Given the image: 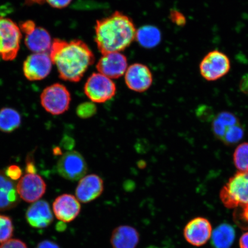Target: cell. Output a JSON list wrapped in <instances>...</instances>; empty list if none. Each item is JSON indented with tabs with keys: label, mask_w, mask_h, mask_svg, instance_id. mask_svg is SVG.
I'll list each match as a JSON object with an SVG mask.
<instances>
[{
	"label": "cell",
	"mask_w": 248,
	"mask_h": 248,
	"mask_svg": "<svg viewBox=\"0 0 248 248\" xmlns=\"http://www.w3.org/2000/svg\"><path fill=\"white\" fill-rule=\"evenodd\" d=\"M49 57L52 63L57 66L61 78L71 82L80 81L95 61L94 54L89 46L80 40L69 42L54 39Z\"/></svg>",
	"instance_id": "6da1fadb"
},
{
	"label": "cell",
	"mask_w": 248,
	"mask_h": 248,
	"mask_svg": "<svg viewBox=\"0 0 248 248\" xmlns=\"http://www.w3.org/2000/svg\"><path fill=\"white\" fill-rule=\"evenodd\" d=\"M95 41L102 55L124 50L136 38L135 24L120 12L98 20L95 27Z\"/></svg>",
	"instance_id": "7a4b0ae2"
},
{
	"label": "cell",
	"mask_w": 248,
	"mask_h": 248,
	"mask_svg": "<svg viewBox=\"0 0 248 248\" xmlns=\"http://www.w3.org/2000/svg\"><path fill=\"white\" fill-rule=\"evenodd\" d=\"M220 198L227 208L248 203V171H240L232 176L222 188Z\"/></svg>",
	"instance_id": "3957f363"
},
{
	"label": "cell",
	"mask_w": 248,
	"mask_h": 248,
	"mask_svg": "<svg viewBox=\"0 0 248 248\" xmlns=\"http://www.w3.org/2000/svg\"><path fill=\"white\" fill-rule=\"evenodd\" d=\"M21 32L19 27L9 18L0 17V58L11 61L20 49Z\"/></svg>",
	"instance_id": "277c9868"
},
{
	"label": "cell",
	"mask_w": 248,
	"mask_h": 248,
	"mask_svg": "<svg viewBox=\"0 0 248 248\" xmlns=\"http://www.w3.org/2000/svg\"><path fill=\"white\" fill-rule=\"evenodd\" d=\"M71 97L66 87L61 83H54L43 90L40 95L42 107L52 115H60L70 107Z\"/></svg>",
	"instance_id": "5b68a950"
},
{
	"label": "cell",
	"mask_w": 248,
	"mask_h": 248,
	"mask_svg": "<svg viewBox=\"0 0 248 248\" xmlns=\"http://www.w3.org/2000/svg\"><path fill=\"white\" fill-rule=\"evenodd\" d=\"M116 86L109 78L100 73L89 77L84 86L87 97L94 103H104L112 99L116 93Z\"/></svg>",
	"instance_id": "8992f818"
},
{
	"label": "cell",
	"mask_w": 248,
	"mask_h": 248,
	"mask_svg": "<svg viewBox=\"0 0 248 248\" xmlns=\"http://www.w3.org/2000/svg\"><path fill=\"white\" fill-rule=\"evenodd\" d=\"M57 168L62 177L70 181H78L88 171L85 158L75 151H68L62 155L58 161Z\"/></svg>",
	"instance_id": "52a82bcc"
},
{
	"label": "cell",
	"mask_w": 248,
	"mask_h": 248,
	"mask_svg": "<svg viewBox=\"0 0 248 248\" xmlns=\"http://www.w3.org/2000/svg\"><path fill=\"white\" fill-rule=\"evenodd\" d=\"M200 73L209 81L217 80L227 74L231 62L225 54L218 50L211 51L204 57L200 66Z\"/></svg>",
	"instance_id": "ba28073f"
},
{
	"label": "cell",
	"mask_w": 248,
	"mask_h": 248,
	"mask_svg": "<svg viewBox=\"0 0 248 248\" xmlns=\"http://www.w3.org/2000/svg\"><path fill=\"white\" fill-rule=\"evenodd\" d=\"M52 64L48 54L33 53L24 62V75L31 81L42 80L50 74Z\"/></svg>",
	"instance_id": "9c48e42d"
},
{
	"label": "cell",
	"mask_w": 248,
	"mask_h": 248,
	"mask_svg": "<svg viewBox=\"0 0 248 248\" xmlns=\"http://www.w3.org/2000/svg\"><path fill=\"white\" fill-rule=\"evenodd\" d=\"M18 195L26 202L39 201L46 193V186L44 180L36 173H26L16 186Z\"/></svg>",
	"instance_id": "30bf717a"
},
{
	"label": "cell",
	"mask_w": 248,
	"mask_h": 248,
	"mask_svg": "<svg viewBox=\"0 0 248 248\" xmlns=\"http://www.w3.org/2000/svg\"><path fill=\"white\" fill-rule=\"evenodd\" d=\"M212 232V226L208 219L197 217L185 226L184 234L188 243L195 247H201L210 240Z\"/></svg>",
	"instance_id": "8fae6325"
},
{
	"label": "cell",
	"mask_w": 248,
	"mask_h": 248,
	"mask_svg": "<svg viewBox=\"0 0 248 248\" xmlns=\"http://www.w3.org/2000/svg\"><path fill=\"white\" fill-rule=\"evenodd\" d=\"M125 81L126 86L132 91L144 92L153 84V74L144 64H133L126 70Z\"/></svg>",
	"instance_id": "7c38bea8"
},
{
	"label": "cell",
	"mask_w": 248,
	"mask_h": 248,
	"mask_svg": "<svg viewBox=\"0 0 248 248\" xmlns=\"http://www.w3.org/2000/svg\"><path fill=\"white\" fill-rule=\"evenodd\" d=\"M127 59L120 52L104 54L98 62L99 73L109 78L117 79L122 77L127 70Z\"/></svg>",
	"instance_id": "4fadbf2b"
},
{
	"label": "cell",
	"mask_w": 248,
	"mask_h": 248,
	"mask_svg": "<svg viewBox=\"0 0 248 248\" xmlns=\"http://www.w3.org/2000/svg\"><path fill=\"white\" fill-rule=\"evenodd\" d=\"M104 183L100 176L90 174L79 180L76 197L80 202L88 203L97 199L103 193Z\"/></svg>",
	"instance_id": "5bb4252c"
},
{
	"label": "cell",
	"mask_w": 248,
	"mask_h": 248,
	"mask_svg": "<svg viewBox=\"0 0 248 248\" xmlns=\"http://www.w3.org/2000/svg\"><path fill=\"white\" fill-rule=\"evenodd\" d=\"M52 209L56 218L61 222L69 223L79 216L81 205L75 196L64 194L56 198L52 204Z\"/></svg>",
	"instance_id": "9a60e30c"
},
{
	"label": "cell",
	"mask_w": 248,
	"mask_h": 248,
	"mask_svg": "<svg viewBox=\"0 0 248 248\" xmlns=\"http://www.w3.org/2000/svg\"><path fill=\"white\" fill-rule=\"evenodd\" d=\"M26 218L31 227L44 229L48 227L53 222L54 216L47 202L39 200L33 203L28 208Z\"/></svg>",
	"instance_id": "2e32d148"
},
{
	"label": "cell",
	"mask_w": 248,
	"mask_h": 248,
	"mask_svg": "<svg viewBox=\"0 0 248 248\" xmlns=\"http://www.w3.org/2000/svg\"><path fill=\"white\" fill-rule=\"evenodd\" d=\"M16 185L0 170V212L11 210L20 202Z\"/></svg>",
	"instance_id": "e0dca14e"
},
{
	"label": "cell",
	"mask_w": 248,
	"mask_h": 248,
	"mask_svg": "<svg viewBox=\"0 0 248 248\" xmlns=\"http://www.w3.org/2000/svg\"><path fill=\"white\" fill-rule=\"evenodd\" d=\"M140 239L137 229L129 225H121L111 232L110 243L113 248H136Z\"/></svg>",
	"instance_id": "ac0fdd59"
},
{
	"label": "cell",
	"mask_w": 248,
	"mask_h": 248,
	"mask_svg": "<svg viewBox=\"0 0 248 248\" xmlns=\"http://www.w3.org/2000/svg\"><path fill=\"white\" fill-rule=\"evenodd\" d=\"M52 44L50 34L43 27H36L25 38V45L33 53H46L50 50Z\"/></svg>",
	"instance_id": "d6986e66"
},
{
	"label": "cell",
	"mask_w": 248,
	"mask_h": 248,
	"mask_svg": "<svg viewBox=\"0 0 248 248\" xmlns=\"http://www.w3.org/2000/svg\"><path fill=\"white\" fill-rule=\"evenodd\" d=\"M211 238L215 248H231L235 238V229L228 224L219 225L212 232Z\"/></svg>",
	"instance_id": "ffe728a7"
},
{
	"label": "cell",
	"mask_w": 248,
	"mask_h": 248,
	"mask_svg": "<svg viewBox=\"0 0 248 248\" xmlns=\"http://www.w3.org/2000/svg\"><path fill=\"white\" fill-rule=\"evenodd\" d=\"M21 117L16 110L4 108L0 110V131L11 133L19 128Z\"/></svg>",
	"instance_id": "44dd1931"
},
{
	"label": "cell",
	"mask_w": 248,
	"mask_h": 248,
	"mask_svg": "<svg viewBox=\"0 0 248 248\" xmlns=\"http://www.w3.org/2000/svg\"><path fill=\"white\" fill-rule=\"evenodd\" d=\"M136 38H137L140 45L144 47L153 48L160 42V31L154 26H144L137 31Z\"/></svg>",
	"instance_id": "7402d4cb"
},
{
	"label": "cell",
	"mask_w": 248,
	"mask_h": 248,
	"mask_svg": "<svg viewBox=\"0 0 248 248\" xmlns=\"http://www.w3.org/2000/svg\"><path fill=\"white\" fill-rule=\"evenodd\" d=\"M234 165L240 171H248V142L241 144L235 149Z\"/></svg>",
	"instance_id": "603a6c76"
},
{
	"label": "cell",
	"mask_w": 248,
	"mask_h": 248,
	"mask_svg": "<svg viewBox=\"0 0 248 248\" xmlns=\"http://www.w3.org/2000/svg\"><path fill=\"white\" fill-rule=\"evenodd\" d=\"M244 135L243 127L239 123L236 125L229 127L221 141L226 145H234L243 139Z\"/></svg>",
	"instance_id": "cb8c5ba5"
},
{
	"label": "cell",
	"mask_w": 248,
	"mask_h": 248,
	"mask_svg": "<svg viewBox=\"0 0 248 248\" xmlns=\"http://www.w3.org/2000/svg\"><path fill=\"white\" fill-rule=\"evenodd\" d=\"M14 226L10 217L0 215V243H4L13 236Z\"/></svg>",
	"instance_id": "d4e9b609"
},
{
	"label": "cell",
	"mask_w": 248,
	"mask_h": 248,
	"mask_svg": "<svg viewBox=\"0 0 248 248\" xmlns=\"http://www.w3.org/2000/svg\"><path fill=\"white\" fill-rule=\"evenodd\" d=\"M234 220L240 228L248 230V203L237 207L234 213Z\"/></svg>",
	"instance_id": "484cf974"
},
{
	"label": "cell",
	"mask_w": 248,
	"mask_h": 248,
	"mask_svg": "<svg viewBox=\"0 0 248 248\" xmlns=\"http://www.w3.org/2000/svg\"><path fill=\"white\" fill-rule=\"evenodd\" d=\"M97 108L92 102H86L80 104L77 108V114L80 119H89L97 113Z\"/></svg>",
	"instance_id": "4316f807"
},
{
	"label": "cell",
	"mask_w": 248,
	"mask_h": 248,
	"mask_svg": "<svg viewBox=\"0 0 248 248\" xmlns=\"http://www.w3.org/2000/svg\"><path fill=\"white\" fill-rule=\"evenodd\" d=\"M4 172L6 176L12 181H17L23 174L22 170L19 166L15 164L8 166Z\"/></svg>",
	"instance_id": "83f0119b"
},
{
	"label": "cell",
	"mask_w": 248,
	"mask_h": 248,
	"mask_svg": "<svg viewBox=\"0 0 248 248\" xmlns=\"http://www.w3.org/2000/svg\"><path fill=\"white\" fill-rule=\"evenodd\" d=\"M0 248H28L26 243L19 239H10L2 243Z\"/></svg>",
	"instance_id": "f1b7e54d"
},
{
	"label": "cell",
	"mask_w": 248,
	"mask_h": 248,
	"mask_svg": "<svg viewBox=\"0 0 248 248\" xmlns=\"http://www.w3.org/2000/svg\"><path fill=\"white\" fill-rule=\"evenodd\" d=\"M170 19L173 23L178 25L179 26H184L186 23L184 15L176 10L170 11Z\"/></svg>",
	"instance_id": "f546056e"
},
{
	"label": "cell",
	"mask_w": 248,
	"mask_h": 248,
	"mask_svg": "<svg viewBox=\"0 0 248 248\" xmlns=\"http://www.w3.org/2000/svg\"><path fill=\"white\" fill-rule=\"evenodd\" d=\"M19 29L21 32H24L26 35H29L36 29V24L33 21L27 20L19 24Z\"/></svg>",
	"instance_id": "4dcf8cb0"
},
{
	"label": "cell",
	"mask_w": 248,
	"mask_h": 248,
	"mask_svg": "<svg viewBox=\"0 0 248 248\" xmlns=\"http://www.w3.org/2000/svg\"><path fill=\"white\" fill-rule=\"evenodd\" d=\"M52 7L57 9H63L67 7L72 0H46Z\"/></svg>",
	"instance_id": "1f68e13d"
},
{
	"label": "cell",
	"mask_w": 248,
	"mask_h": 248,
	"mask_svg": "<svg viewBox=\"0 0 248 248\" xmlns=\"http://www.w3.org/2000/svg\"><path fill=\"white\" fill-rule=\"evenodd\" d=\"M36 248H60L57 243L49 240L40 242Z\"/></svg>",
	"instance_id": "d6a6232c"
},
{
	"label": "cell",
	"mask_w": 248,
	"mask_h": 248,
	"mask_svg": "<svg viewBox=\"0 0 248 248\" xmlns=\"http://www.w3.org/2000/svg\"><path fill=\"white\" fill-rule=\"evenodd\" d=\"M27 173H36V168L33 161L32 159L28 158L26 168Z\"/></svg>",
	"instance_id": "836d02e7"
},
{
	"label": "cell",
	"mask_w": 248,
	"mask_h": 248,
	"mask_svg": "<svg viewBox=\"0 0 248 248\" xmlns=\"http://www.w3.org/2000/svg\"><path fill=\"white\" fill-rule=\"evenodd\" d=\"M240 248H248V232L241 235L239 241Z\"/></svg>",
	"instance_id": "e575fe53"
},
{
	"label": "cell",
	"mask_w": 248,
	"mask_h": 248,
	"mask_svg": "<svg viewBox=\"0 0 248 248\" xmlns=\"http://www.w3.org/2000/svg\"><path fill=\"white\" fill-rule=\"evenodd\" d=\"M46 0H25V3L27 5H31L33 4L43 5L44 4Z\"/></svg>",
	"instance_id": "d590c367"
},
{
	"label": "cell",
	"mask_w": 248,
	"mask_h": 248,
	"mask_svg": "<svg viewBox=\"0 0 248 248\" xmlns=\"http://www.w3.org/2000/svg\"><path fill=\"white\" fill-rule=\"evenodd\" d=\"M147 248H156V247H154V246H150Z\"/></svg>",
	"instance_id": "8d00e7d4"
}]
</instances>
